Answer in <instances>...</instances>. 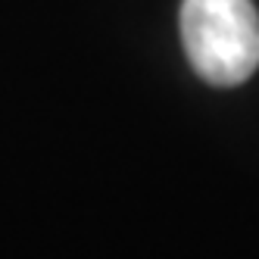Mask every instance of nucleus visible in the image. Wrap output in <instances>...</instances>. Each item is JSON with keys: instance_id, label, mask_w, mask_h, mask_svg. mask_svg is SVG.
I'll return each mask as SVG.
<instances>
[{"instance_id": "f257e3e1", "label": "nucleus", "mask_w": 259, "mask_h": 259, "mask_svg": "<svg viewBox=\"0 0 259 259\" xmlns=\"http://www.w3.org/2000/svg\"><path fill=\"white\" fill-rule=\"evenodd\" d=\"M181 44L200 78L240 84L259 66V13L253 0H184Z\"/></svg>"}]
</instances>
